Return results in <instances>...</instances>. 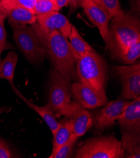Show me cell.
I'll use <instances>...</instances> for the list:
<instances>
[{
  "mask_svg": "<svg viewBox=\"0 0 140 158\" xmlns=\"http://www.w3.org/2000/svg\"><path fill=\"white\" fill-rule=\"evenodd\" d=\"M140 39V21L138 17L121 9L113 17L105 41L112 56L118 58L128 46Z\"/></svg>",
  "mask_w": 140,
  "mask_h": 158,
  "instance_id": "obj_1",
  "label": "cell"
},
{
  "mask_svg": "<svg viewBox=\"0 0 140 158\" xmlns=\"http://www.w3.org/2000/svg\"><path fill=\"white\" fill-rule=\"evenodd\" d=\"M47 52L55 70L71 81L76 78V64L79 56L67 40L59 31L55 30L44 42Z\"/></svg>",
  "mask_w": 140,
  "mask_h": 158,
  "instance_id": "obj_2",
  "label": "cell"
},
{
  "mask_svg": "<svg viewBox=\"0 0 140 158\" xmlns=\"http://www.w3.org/2000/svg\"><path fill=\"white\" fill-rule=\"evenodd\" d=\"M107 71L106 61L94 50L86 52L77 60L76 75L80 82L101 93H105Z\"/></svg>",
  "mask_w": 140,
  "mask_h": 158,
  "instance_id": "obj_3",
  "label": "cell"
},
{
  "mask_svg": "<svg viewBox=\"0 0 140 158\" xmlns=\"http://www.w3.org/2000/svg\"><path fill=\"white\" fill-rule=\"evenodd\" d=\"M124 156L121 141L114 136H102L86 141L75 157L122 158Z\"/></svg>",
  "mask_w": 140,
  "mask_h": 158,
  "instance_id": "obj_4",
  "label": "cell"
},
{
  "mask_svg": "<svg viewBox=\"0 0 140 158\" xmlns=\"http://www.w3.org/2000/svg\"><path fill=\"white\" fill-rule=\"evenodd\" d=\"M13 32V39L18 48L34 64L43 60L45 50L34 30L28 26L10 23Z\"/></svg>",
  "mask_w": 140,
  "mask_h": 158,
  "instance_id": "obj_5",
  "label": "cell"
},
{
  "mask_svg": "<svg viewBox=\"0 0 140 158\" xmlns=\"http://www.w3.org/2000/svg\"><path fill=\"white\" fill-rule=\"evenodd\" d=\"M70 81L55 69L50 74V91L48 105L56 116L60 114L70 102Z\"/></svg>",
  "mask_w": 140,
  "mask_h": 158,
  "instance_id": "obj_6",
  "label": "cell"
},
{
  "mask_svg": "<svg viewBox=\"0 0 140 158\" xmlns=\"http://www.w3.org/2000/svg\"><path fill=\"white\" fill-rule=\"evenodd\" d=\"M39 28H35V33L39 41L43 42L52 31L58 30L68 39L73 25L64 15L58 11H52L37 17Z\"/></svg>",
  "mask_w": 140,
  "mask_h": 158,
  "instance_id": "obj_7",
  "label": "cell"
},
{
  "mask_svg": "<svg viewBox=\"0 0 140 158\" xmlns=\"http://www.w3.org/2000/svg\"><path fill=\"white\" fill-rule=\"evenodd\" d=\"M114 72L122 83L121 98L123 100L134 99L140 93V63L130 65L114 66Z\"/></svg>",
  "mask_w": 140,
  "mask_h": 158,
  "instance_id": "obj_8",
  "label": "cell"
},
{
  "mask_svg": "<svg viewBox=\"0 0 140 158\" xmlns=\"http://www.w3.org/2000/svg\"><path fill=\"white\" fill-rule=\"evenodd\" d=\"M71 94L75 101L86 109L97 108L107 103L106 93L99 92L81 82L72 84Z\"/></svg>",
  "mask_w": 140,
  "mask_h": 158,
  "instance_id": "obj_9",
  "label": "cell"
},
{
  "mask_svg": "<svg viewBox=\"0 0 140 158\" xmlns=\"http://www.w3.org/2000/svg\"><path fill=\"white\" fill-rule=\"evenodd\" d=\"M72 120L73 134L77 138L84 135L92 125V118L88 110L76 101L71 102L60 114Z\"/></svg>",
  "mask_w": 140,
  "mask_h": 158,
  "instance_id": "obj_10",
  "label": "cell"
},
{
  "mask_svg": "<svg viewBox=\"0 0 140 158\" xmlns=\"http://www.w3.org/2000/svg\"><path fill=\"white\" fill-rule=\"evenodd\" d=\"M87 17L99 29L104 41L108 35L109 22L111 19L107 11L101 5L92 0H82L81 5Z\"/></svg>",
  "mask_w": 140,
  "mask_h": 158,
  "instance_id": "obj_11",
  "label": "cell"
},
{
  "mask_svg": "<svg viewBox=\"0 0 140 158\" xmlns=\"http://www.w3.org/2000/svg\"><path fill=\"white\" fill-rule=\"evenodd\" d=\"M130 102L128 100H118L106 103L96 116V128L98 130H104L112 127Z\"/></svg>",
  "mask_w": 140,
  "mask_h": 158,
  "instance_id": "obj_12",
  "label": "cell"
},
{
  "mask_svg": "<svg viewBox=\"0 0 140 158\" xmlns=\"http://www.w3.org/2000/svg\"><path fill=\"white\" fill-rule=\"evenodd\" d=\"M122 130L140 132V97L130 102L118 118Z\"/></svg>",
  "mask_w": 140,
  "mask_h": 158,
  "instance_id": "obj_13",
  "label": "cell"
},
{
  "mask_svg": "<svg viewBox=\"0 0 140 158\" xmlns=\"http://www.w3.org/2000/svg\"><path fill=\"white\" fill-rule=\"evenodd\" d=\"M11 88L14 91L17 95L23 100L24 102L34 111H35L45 121V122L48 125L50 130L51 131L52 134L54 135L56 132L59 126V122L57 119V116L54 114V112L50 108L48 105L44 106H40L34 104L33 103L29 101L27 98H26L23 94L18 90V89L14 86V85H11Z\"/></svg>",
  "mask_w": 140,
  "mask_h": 158,
  "instance_id": "obj_14",
  "label": "cell"
},
{
  "mask_svg": "<svg viewBox=\"0 0 140 158\" xmlns=\"http://www.w3.org/2000/svg\"><path fill=\"white\" fill-rule=\"evenodd\" d=\"M121 146L128 158L140 157V132L122 130Z\"/></svg>",
  "mask_w": 140,
  "mask_h": 158,
  "instance_id": "obj_15",
  "label": "cell"
},
{
  "mask_svg": "<svg viewBox=\"0 0 140 158\" xmlns=\"http://www.w3.org/2000/svg\"><path fill=\"white\" fill-rule=\"evenodd\" d=\"M74 125L72 120L69 119L63 120L59 122V126L54 134L53 149L50 158H54L58 149L69 140L73 133Z\"/></svg>",
  "mask_w": 140,
  "mask_h": 158,
  "instance_id": "obj_16",
  "label": "cell"
},
{
  "mask_svg": "<svg viewBox=\"0 0 140 158\" xmlns=\"http://www.w3.org/2000/svg\"><path fill=\"white\" fill-rule=\"evenodd\" d=\"M6 10V18L10 23L22 25L34 24L37 22V17L31 10L22 7L10 8Z\"/></svg>",
  "mask_w": 140,
  "mask_h": 158,
  "instance_id": "obj_17",
  "label": "cell"
},
{
  "mask_svg": "<svg viewBox=\"0 0 140 158\" xmlns=\"http://www.w3.org/2000/svg\"><path fill=\"white\" fill-rule=\"evenodd\" d=\"M18 60V54L13 51H10L0 62V79L6 80L11 85H13L14 74Z\"/></svg>",
  "mask_w": 140,
  "mask_h": 158,
  "instance_id": "obj_18",
  "label": "cell"
},
{
  "mask_svg": "<svg viewBox=\"0 0 140 158\" xmlns=\"http://www.w3.org/2000/svg\"><path fill=\"white\" fill-rule=\"evenodd\" d=\"M69 42L74 52L79 56L82 57L86 52L93 51L92 47L81 37L77 29L73 26L69 36Z\"/></svg>",
  "mask_w": 140,
  "mask_h": 158,
  "instance_id": "obj_19",
  "label": "cell"
},
{
  "mask_svg": "<svg viewBox=\"0 0 140 158\" xmlns=\"http://www.w3.org/2000/svg\"><path fill=\"white\" fill-rule=\"evenodd\" d=\"M140 56V39L128 46L118 57L126 64H133Z\"/></svg>",
  "mask_w": 140,
  "mask_h": 158,
  "instance_id": "obj_20",
  "label": "cell"
},
{
  "mask_svg": "<svg viewBox=\"0 0 140 158\" xmlns=\"http://www.w3.org/2000/svg\"><path fill=\"white\" fill-rule=\"evenodd\" d=\"M36 2L37 0H0V4L5 10L22 7L34 12Z\"/></svg>",
  "mask_w": 140,
  "mask_h": 158,
  "instance_id": "obj_21",
  "label": "cell"
},
{
  "mask_svg": "<svg viewBox=\"0 0 140 158\" xmlns=\"http://www.w3.org/2000/svg\"><path fill=\"white\" fill-rule=\"evenodd\" d=\"M52 11H57L54 0H37L34 9L36 17Z\"/></svg>",
  "mask_w": 140,
  "mask_h": 158,
  "instance_id": "obj_22",
  "label": "cell"
},
{
  "mask_svg": "<svg viewBox=\"0 0 140 158\" xmlns=\"http://www.w3.org/2000/svg\"><path fill=\"white\" fill-rule=\"evenodd\" d=\"M75 135L72 134L70 139L63 146L58 149L57 152L54 156V158H67L70 157L71 156V152L74 148V145L77 140Z\"/></svg>",
  "mask_w": 140,
  "mask_h": 158,
  "instance_id": "obj_23",
  "label": "cell"
},
{
  "mask_svg": "<svg viewBox=\"0 0 140 158\" xmlns=\"http://www.w3.org/2000/svg\"><path fill=\"white\" fill-rule=\"evenodd\" d=\"M99 4L107 11L111 19L121 9L119 0H99Z\"/></svg>",
  "mask_w": 140,
  "mask_h": 158,
  "instance_id": "obj_24",
  "label": "cell"
},
{
  "mask_svg": "<svg viewBox=\"0 0 140 158\" xmlns=\"http://www.w3.org/2000/svg\"><path fill=\"white\" fill-rule=\"evenodd\" d=\"M10 157H13L11 151L5 143V141L0 139V158Z\"/></svg>",
  "mask_w": 140,
  "mask_h": 158,
  "instance_id": "obj_25",
  "label": "cell"
},
{
  "mask_svg": "<svg viewBox=\"0 0 140 158\" xmlns=\"http://www.w3.org/2000/svg\"><path fill=\"white\" fill-rule=\"evenodd\" d=\"M6 18L5 16L0 17V42L3 44H8L6 41V31L5 28V20Z\"/></svg>",
  "mask_w": 140,
  "mask_h": 158,
  "instance_id": "obj_26",
  "label": "cell"
},
{
  "mask_svg": "<svg viewBox=\"0 0 140 158\" xmlns=\"http://www.w3.org/2000/svg\"><path fill=\"white\" fill-rule=\"evenodd\" d=\"M54 2L56 6L57 11H58L60 9L69 5L68 0H54Z\"/></svg>",
  "mask_w": 140,
  "mask_h": 158,
  "instance_id": "obj_27",
  "label": "cell"
},
{
  "mask_svg": "<svg viewBox=\"0 0 140 158\" xmlns=\"http://www.w3.org/2000/svg\"><path fill=\"white\" fill-rule=\"evenodd\" d=\"M69 4L71 6V7L74 10L78 6H80L79 0H68Z\"/></svg>",
  "mask_w": 140,
  "mask_h": 158,
  "instance_id": "obj_28",
  "label": "cell"
},
{
  "mask_svg": "<svg viewBox=\"0 0 140 158\" xmlns=\"http://www.w3.org/2000/svg\"><path fill=\"white\" fill-rule=\"evenodd\" d=\"M12 48V47H11L10 44H3L1 42H0V54L2 53V52L5 50V49H11Z\"/></svg>",
  "mask_w": 140,
  "mask_h": 158,
  "instance_id": "obj_29",
  "label": "cell"
},
{
  "mask_svg": "<svg viewBox=\"0 0 140 158\" xmlns=\"http://www.w3.org/2000/svg\"><path fill=\"white\" fill-rule=\"evenodd\" d=\"M138 2V0H133V3L132 4V8L134 11H138V13H139V6H136V2Z\"/></svg>",
  "mask_w": 140,
  "mask_h": 158,
  "instance_id": "obj_30",
  "label": "cell"
},
{
  "mask_svg": "<svg viewBox=\"0 0 140 158\" xmlns=\"http://www.w3.org/2000/svg\"><path fill=\"white\" fill-rule=\"evenodd\" d=\"M3 16H5V17H6V10L2 6V5L0 4V17H3Z\"/></svg>",
  "mask_w": 140,
  "mask_h": 158,
  "instance_id": "obj_31",
  "label": "cell"
},
{
  "mask_svg": "<svg viewBox=\"0 0 140 158\" xmlns=\"http://www.w3.org/2000/svg\"><path fill=\"white\" fill-rule=\"evenodd\" d=\"M82 1V0H79V3H80V5H81V2ZM92 1H93V2H96L97 4H98V5H100V4H99V0H92Z\"/></svg>",
  "mask_w": 140,
  "mask_h": 158,
  "instance_id": "obj_32",
  "label": "cell"
},
{
  "mask_svg": "<svg viewBox=\"0 0 140 158\" xmlns=\"http://www.w3.org/2000/svg\"><path fill=\"white\" fill-rule=\"evenodd\" d=\"M0 62H1V60H0Z\"/></svg>",
  "mask_w": 140,
  "mask_h": 158,
  "instance_id": "obj_33",
  "label": "cell"
}]
</instances>
